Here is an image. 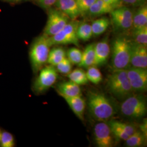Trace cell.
Listing matches in <instances>:
<instances>
[{
  "label": "cell",
  "instance_id": "6da1fadb",
  "mask_svg": "<svg viewBox=\"0 0 147 147\" xmlns=\"http://www.w3.org/2000/svg\"><path fill=\"white\" fill-rule=\"evenodd\" d=\"M89 112L96 121H106L116 114L113 105L105 95L89 92L88 94Z\"/></svg>",
  "mask_w": 147,
  "mask_h": 147
},
{
  "label": "cell",
  "instance_id": "7a4b0ae2",
  "mask_svg": "<svg viewBox=\"0 0 147 147\" xmlns=\"http://www.w3.org/2000/svg\"><path fill=\"white\" fill-rule=\"evenodd\" d=\"M131 42L126 38H116L112 42V67L114 70L126 69L130 67Z\"/></svg>",
  "mask_w": 147,
  "mask_h": 147
},
{
  "label": "cell",
  "instance_id": "3957f363",
  "mask_svg": "<svg viewBox=\"0 0 147 147\" xmlns=\"http://www.w3.org/2000/svg\"><path fill=\"white\" fill-rule=\"evenodd\" d=\"M50 47L48 37L44 34L37 38L32 43L30 51V58L34 72L40 70L47 63Z\"/></svg>",
  "mask_w": 147,
  "mask_h": 147
},
{
  "label": "cell",
  "instance_id": "277c9868",
  "mask_svg": "<svg viewBox=\"0 0 147 147\" xmlns=\"http://www.w3.org/2000/svg\"><path fill=\"white\" fill-rule=\"evenodd\" d=\"M107 86L111 92L118 98H127L133 92L126 69L114 70L108 76Z\"/></svg>",
  "mask_w": 147,
  "mask_h": 147
},
{
  "label": "cell",
  "instance_id": "5b68a950",
  "mask_svg": "<svg viewBox=\"0 0 147 147\" xmlns=\"http://www.w3.org/2000/svg\"><path fill=\"white\" fill-rule=\"evenodd\" d=\"M147 102L140 95H130L121 105V111L124 116L131 118H142L147 113Z\"/></svg>",
  "mask_w": 147,
  "mask_h": 147
},
{
  "label": "cell",
  "instance_id": "8992f818",
  "mask_svg": "<svg viewBox=\"0 0 147 147\" xmlns=\"http://www.w3.org/2000/svg\"><path fill=\"white\" fill-rule=\"evenodd\" d=\"M69 21L68 16L57 8L49 9L47 22L43 34L51 37L61 31Z\"/></svg>",
  "mask_w": 147,
  "mask_h": 147
},
{
  "label": "cell",
  "instance_id": "52a82bcc",
  "mask_svg": "<svg viewBox=\"0 0 147 147\" xmlns=\"http://www.w3.org/2000/svg\"><path fill=\"white\" fill-rule=\"evenodd\" d=\"M57 78L58 72L55 67L50 65L41 69L33 84V90L39 94L45 92L55 84Z\"/></svg>",
  "mask_w": 147,
  "mask_h": 147
},
{
  "label": "cell",
  "instance_id": "ba28073f",
  "mask_svg": "<svg viewBox=\"0 0 147 147\" xmlns=\"http://www.w3.org/2000/svg\"><path fill=\"white\" fill-rule=\"evenodd\" d=\"M110 14L112 23L116 30L124 31L131 28L133 13L128 7L121 5L113 9Z\"/></svg>",
  "mask_w": 147,
  "mask_h": 147
},
{
  "label": "cell",
  "instance_id": "9c48e42d",
  "mask_svg": "<svg viewBox=\"0 0 147 147\" xmlns=\"http://www.w3.org/2000/svg\"><path fill=\"white\" fill-rule=\"evenodd\" d=\"M126 70L133 92H146L147 89V69L130 67Z\"/></svg>",
  "mask_w": 147,
  "mask_h": 147
},
{
  "label": "cell",
  "instance_id": "30bf717a",
  "mask_svg": "<svg viewBox=\"0 0 147 147\" xmlns=\"http://www.w3.org/2000/svg\"><path fill=\"white\" fill-rule=\"evenodd\" d=\"M110 127L105 121H100L94 126V136L95 142L99 147H112L114 140Z\"/></svg>",
  "mask_w": 147,
  "mask_h": 147
},
{
  "label": "cell",
  "instance_id": "8fae6325",
  "mask_svg": "<svg viewBox=\"0 0 147 147\" xmlns=\"http://www.w3.org/2000/svg\"><path fill=\"white\" fill-rule=\"evenodd\" d=\"M130 63V67L147 69V46L131 42Z\"/></svg>",
  "mask_w": 147,
  "mask_h": 147
},
{
  "label": "cell",
  "instance_id": "7c38bea8",
  "mask_svg": "<svg viewBox=\"0 0 147 147\" xmlns=\"http://www.w3.org/2000/svg\"><path fill=\"white\" fill-rule=\"evenodd\" d=\"M94 65L99 66L107 62L110 53V47L107 38L95 44Z\"/></svg>",
  "mask_w": 147,
  "mask_h": 147
},
{
  "label": "cell",
  "instance_id": "4fadbf2b",
  "mask_svg": "<svg viewBox=\"0 0 147 147\" xmlns=\"http://www.w3.org/2000/svg\"><path fill=\"white\" fill-rule=\"evenodd\" d=\"M54 5L71 20H76L81 16L76 0H57Z\"/></svg>",
  "mask_w": 147,
  "mask_h": 147
},
{
  "label": "cell",
  "instance_id": "5bb4252c",
  "mask_svg": "<svg viewBox=\"0 0 147 147\" xmlns=\"http://www.w3.org/2000/svg\"><path fill=\"white\" fill-rule=\"evenodd\" d=\"M68 104L75 115L81 121L84 120V113L86 102L81 96H62Z\"/></svg>",
  "mask_w": 147,
  "mask_h": 147
},
{
  "label": "cell",
  "instance_id": "9a60e30c",
  "mask_svg": "<svg viewBox=\"0 0 147 147\" xmlns=\"http://www.w3.org/2000/svg\"><path fill=\"white\" fill-rule=\"evenodd\" d=\"M57 90L62 97L81 96L82 94L80 86L71 81L59 84L57 86Z\"/></svg>",
  "mask_w": 147,
  "mask_h": 147
},
{
  "label": "cell",
  "instance_id": "2e32d148",
  "mask_svg": "<svg viewBox=\"0 0 147 147\" xmlns=\"http://www.w3.org/2000/svg\"><path fill=\"white\" fill-rule=\"evenodd\" d=\"M113 9L115 8L113 6L108 4L104 0H95L86 14L94 16H102L110 13Z\"/></svg>",
  "mask_w": 147,
  "mask_h": 147
},
{
  "label": "cell",
  "instance_id": "e0dca14e",
  "mask_svg": "<svg viewBox=\"0 0 147 147\" xmlns=\"http://www.w3.org/2000/svg\"><path fill=\"white\" fill-rule=\"evenodd\" d=\"M147 26V5L144 4L140 6L139 8L133 13V30H136Z\"/></svg>",
  "mask_w": 147,
  "mask_h": 147
},
{
  "label": "cell",
  "instance_id": "ac0fdd59",
  "mask_svg": "<svg viewBox=\"0 0 147 147\" xmlns=\"http://www.w3.org/2000/svg\"><path fill=\"white\" fill-rule=\"evenodd\" d=\"M95 44H90L85 48L82 53L81 62L78 65L79 67L88 68L94 65L95 59Z\"/></svg>",
  "mask_w": 147,
  "mask_h": 147
},
{
  "label": "cell",
  "instance_id": "d6986e66",
  "mask_svg": "<svg viewBox=\"0 0 147 147\" xmlns=\"http://www.w3.org/2000/svg\"><path fill=\"white\" fill-rule=\"evenodd\" d=\"M125 141L127 147H142L146 144L147 137L145 136L142 132L136 130Z\"/></svg>",
  "mask_w": 147,
  "mask_h": 147
},
{
  "label": "cell",
  "instance_id": "ffe728a7",
  "mask_svg": "<svg viewBox=\"0 0 147 147\" xmlns=\"http://www.w3.org/2000/svg\"><path fill=\"white\" fill-rule=\"evenodd\" d=\"M66 57V53L62 47H55L50 50L47 63L55 67Z\"/></svg>",
  "mask_w": 147,
  "mask_h": 147
},
{
  "label": "cell",
  "instance_id": "44dd1931",
  "mask_svg": "<svg viewBox=\"0 0 147 147\" xmlns=\"http://www.w3.org/2000/svg\"><path fill=\"white\" fill-rule=\"evenodd\" d=\"M110 24V20L105 17L94 20L91 25L93 35L99 36L104 33L109 27Z\"/></svg>",
  "mask_w": 147,
  "mask_h": 147
},
{
  "label": "cell",
  "instance_id": "7402d4cb",
  "mask_svg": "<svg viewBox=\"0 0 147 147\" xmlns=\"http://www.w3.org/2000/svg\"><path fill=\"white\" fill-rule=\"evenodd\" d=\"M68 77L70 81L79 86L87 84L88 81L86 72L82 69H76L71 71L68 74Z\"/></svg>",
  "mask_w": 147,
  "mask_h": 147
},
{
  "label": "cell",
  "instance_id": "603a6c76",
  "mask_svg": "<svg viewBox=\"0 0 147 147\" xmlns=\"http://www.w3.org/2000/svg\"><path fill=\"white\" fill-rule=\"evenodd\" d=\"M93 36L91 25L86 22L79 23L77 29V36L79 40L88 41Z\"/></svg>",
  "mask_w": 147,
  "mask_h": 147
},
{
  "label": "cell",
  "instance_id": "cb8c5ba5",
  "mask_svg": "<svg viewBox=\"0 0 147 147\" xmlns=\"http://www.w3.org/2000/svg\"><path fill=\"white\" fill-rule=\"evenodd\" d=\"M86 74L88 81L94 84H99L102 80V76L100 70L95 65H92L88 68Z\"/></svg>",
  "mask_w": 147,
  "mask_h": 147
},
{
  "label": "cell",
  "instance_id": "d4e9b609",
  "mask_svg": "<svg viewBox=\"0 0 147 147\" xmlns=\"http://www.w3.org/2000/svg\"><path fill=\"white\" fill-rule=\"evenodd\" d=\"M133 38L134 42L147 46V26L140 29L133 30Z\"/></svg>",
  "mask_w": 147,
  "mask_h": 147
},
{
  "label": "cell",
  "instance_id": "484cf974",
  "mask_svg": "<svg viewBox=\"0 0 147 147\" xmlns=\"http://www.w3.org/2000/svg\"><path fill=\"white\" fill-rule=\"evenodd\" d=\"M109 125L111 126H113L119 129L121 131L125 132L129 136L134 134L136 130L134 126L127 124L126 123L121 122L119 121H109Z\"/></svg>",
  "mask_w": 147,
  "mask_h": 147
},
{
  "label": "cell",
  "instance_id": "4316f807",
  "mask_svg": "<svg viewBox=\"0 0 147 147\" xmlns=\"http://www.w3.org/2000/svg\"><path fill=\"white\" fill-rule=\"evenodd\" d=\"M67 58L73 64L78 65L81 62L82 52L76 47H71L67 51Z\"/></svg>",
  "mask_w": 147,
  "mask_h": 147
},
{
  "label": "cell",
  "instance_id": "83f0119b",
  "mask_svg": "<svg viewBox=\"0 0 147 147\" xmlns=\"http://www.w3.org/2000/svg\"><path fill=\"white\" fill-rule=\"evenodd\" d=\"M15 141L13 136L9 132H1L0 138V146L1 147H13Z\"/></svg>",
  "mask_w": 147,
  "mask_h": 147
},
{
  "label": "cell",
  "instance_id": "f1b7e54d",
  "mask_svg": "<svg viewBox=\"0 0 147 147\" xmlns=\"http://www.w3.org/2000/svg\"><path fill=\"white\" fill-rule=\"evenodd\" d=\"M72 64L68 59L65 57L55 67L58 73L68 75L72 71Z\"/></svg>",
  "mask_w": 147,
  "mask_h": 147
},
{
  "label": "cell",
  "instance_id": "f546056e",
  "mask_svg": "<svg viewBox=\"0 0 147 147\" xmlns=\"http://www.w3.org/2000/svg\"><path fill=\"white\" fill-rule=\"evenodd\" d=\"M95 1V0H76L80 14L82 16L86 14Z\"/></svg>",
  "mask_w": 147,
  "mask_h": 147
},
{
  "label": "cell",
  "instance_id": "4dcf8cb0",
  "mask_svg": "<svg viewBox=\"0 0 147 147\" xmlns=\"http://www.w3.org/2000/svg\"><path fill=\"white\" fill-rule=\"evenodd\" d=\"M38 5L44 9H49L55 5L57 0H37Z\"/></svg>",
  "mask_w": 147,
  "mask_h": 147
},
{
  "label": "cell",
  "instance_id": "1f68e13d",
  "mask_svg": "<svg viewBox=\"0 0 147 147\" xmlns=\"http://www.w3.org/2000/svg\"><path fill=\"white\" fill-rule=\"evenodd\" d=\"M146 0H121L122 2L128 5H132L135 7H140L145 4Z\"/></svg>",
  "mask_w": 147,
  "mask_h": 147
},
{
  "label": "cell",
  "instance_id": "d6a6232c",
  "mask_svg": "<svg viewBox=\"0 0 147 147\" xmlns=\"http://www.w3.org/2000/svg\"><path fill=\"white\" fill-rule=\"evenodd\" d=\"M106 3L113 6L115 8L121 6L122 3L121 0H104Z\"/></svg>",
  "mask_w": 147,
  "mask_h": 147
},
{
  "label": "cell",
  "instance_id": "836d02e7",
  "mask_svg": "<svg viewBox=\"0 0 147 147\" xmlns=\"http://www.w3.org/2000/svg\"><path fill=\"white\" fill-rule=\"evenodd\" d=\"M140 131L142 132V133L145 136L147 137V119H145L143 121L142 124L139 126Z\"/></svg>",
  "mask_w": 147,
  "mask_h": 147
},
{
  "label": "cell",
  "instance_id": "e575fe53",
  "mask_svg": "<svg viewBox=\"0 0 147 147\" xmlns=\"http://www.w3.org/2000/svg\"><path fill=\"white\" fill-rule=\"evenodd\" d=\"M5 1H7L8 2H12V3H16V2H19L22 0H3Z\"/></svg>",
  "mask_w": 147,
  "mask_h": 147
},
{
  "label": "cell",
  "instance_id": "d590c367",
  "mask_svg": "<svg viewBox=\"0 0 147 147\" xmlns=\"http://www.w3.org/2000/svg\"><path fill=\"white\" fill-rule=\"evenodd\" d=\"M1 132H2L1 131V130H0V138H1Z\"/></svg>",
  "mask_w": 147,
  "mask_h": 147
},
{
  "label": "cell",
  "instance_id": "8d00e7d4",
  "mask_svg": "<svg viewBox=\"0 0 147 147\" xmlns=\"http://www.w3.org/2000/svg\"><path fill=\"white\" fill-rule=\"evenodd\" d=\"M25 1H29V0H25Z\"/></svg>",
  "mask_w": 147,
  "mask_h": 147
}]
</instances>
